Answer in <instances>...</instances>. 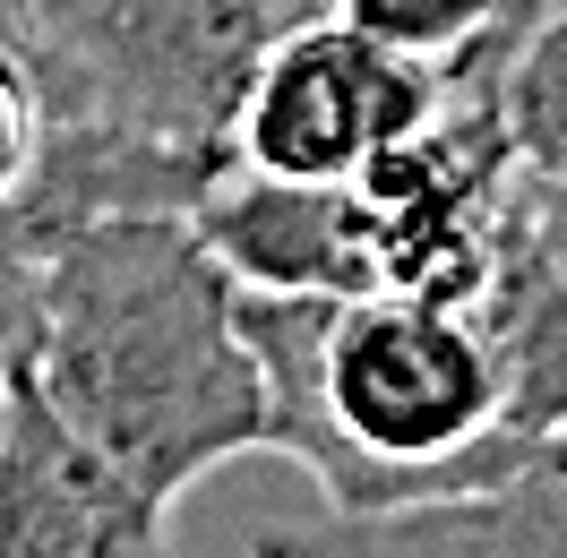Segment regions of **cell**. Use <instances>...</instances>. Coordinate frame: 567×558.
<instances>
[{"label":"cell","instance_id":"52a82bcc","mask_svg":"<svg viewBox=\"0 0 567 558\" xmlns=\"http://www.w3.org/2000/svg\"><path fill=\"white\" fill-rule=\"evenodd\" d=\"M473 327L498 361V421L542 447L567 430V276L550 267V249L533 232L525 207V180L498 215V249H491V276L473 292Z\"/></svg>","mask_w":567,"mask_h":558},{"label":"cell","instance_id":"7a4b0ae2","mask_svg":"<svg viewBox=\"0 0 567 558\" xmlns=\"http://www.w3.org/2000/svg\"><path fill=\"white\" fill-rule=\"evenodd\" d=\"M35 386L155 498L267 455V395L241 335V283L189 215H104L35 258Z\"/></svg>","mask_w":567,"mask_h":558},{"label":"cell","instance_id":"8992f818","mask_svg":"<svg viewBox=\"0 0 567 558\" xmlns=\"http://www.w3.org/2000/svg\"><path fill=\"white\" fill-rule=\"evenodd\" d=\"M189 232L224 258V276L249 292H379V249L370 207L353 180L267 173V164H224L189 207Z\"/></svg>","mask_w":567,"mask_h":558},{"label":"cell","instance_id":"5bb4252c","mask_svg":"<svg viewBox=\"0 0 567 558\" xmlns=\"http://www.w3.org/2000/svg\"><path fill=\"white\" fill-rule=\"evenodd\" d=\"M0 27H27V18H18V9H0Z\"/></svg>","mask_w":567,"mask_h":558},{"label":"cell","instance_id":"4fadbf2b","mask_svg":"<svg viewBox=\"0 0 567 558\" xmlns=\"http://www.w3.org/2000/svg\"><path fill=\"white\" fill-rule=\"evenodd\" d=\"M258 9L276 18V35H284V27H310V18H327L336 0H258Z\"/></svg>","mask_w":567,"mask_h":558},{"label":"cell","instance_id":"3957f363","mask_svg":"<svg viewBox=\"0 0 567 558\" xmlns=\"http://www.w3.org/2000/svg\"><path fill=\"white\" fill-rule=\"evenodd\" d=\"M43 112L233 164V112L276 18L258 0H27Z\"/></svg>","mask_w":567,"mask_h":558},{"label":"cell","instance_id":"277c9868","mask_svg":"<svg viewBox=\"0 0 567 558\" xmlns=\"http://www.w3.org/2000/svg\"><path fill=\"white\" fill-rule=\"evenodd\" d=\"M430 112H439V61L395 52L327 9L258 52L249 95L233 112V155L267 173L353 180L379 146L422 130Z\"/></svg>","mask_w":567,"mask_h":558},{"label":"cell","instance_id":"5b68a950","mask_svg":"<svg viewBox=\"0 0 567 558\" xmlns=\"http://www.w3.org/2000/svg\"><path fill=\"white\" fill-rule=\"evenodd\" d=\"M164 533L173 507H155L18 361L0 379V558H130L164 550Z\"/></svg>","mask_w":567,"mask_h":558},{"label":"cell","instance_id":"8fae6325","mask_svg":"<svg viewBox=\"0 0 567 558\" xmlns=\"http://www.w3.org/2000/svg\"><path fill=\"white\" fill-rule=\"evenodd\" d=\"M27 335H35V258H18L0 241V379L18 370Z\"/></svg>","mask_w":567,"mask_h":558},{"label":"cell","instance_id":"7c38bea8","mask_svg":"<svg viewBox=\"0 0 567 558\" xmlns=\"http://www.w3.org/2000/svg\"><path fill=\"white\" fill-rule=\"evenodd\" d=\"M525 207H533V232L550 249V267L567 276V180H533L525 173Z\"/></svg>","mask_w":567,"mask_h":558},{"label":"cell","instance_id":"30bf717a","mask_svg":"<svg viewBox=\"0 0 567 558\" xmlns=\"http://www.w3.org/2000/svg\"><path fill=\"white\" fill-rule=\"evenodd\" d=\"M35 138H43L35 70H27L18 27H0V215H9V198L27 189V173H35Z\"/></svg>","mask_w":567,"mask_h":558},{"label":"cell","instance_id":"6da1fadb","mask_svg":"<svg viewBox=\"0 0 567 558\" xmlns=\"http://www.w3.org/2000/svg\"><path fill=\"white\" fill-rule=\"evenodd\" d=\"M241 335L267 395V455L319 489L327 524H388L498 489L525 438L498 421V361L473 310L422 292H249Z\"/></svg>","mask_w":567,"mask_h":558},{"label":"cell","instance_id":"ba28073f","mask_svg":"<svg viewBox=\"0 0 567 558\" xmlns=\"http://www.w3.org/2000/svg\"><path fill=\"white\" fill-rule=\"evenodd\" d=\"M336 541H379V550H567V430L507 473L498 489L413 507L388 524H327Z\"/></svg>","mask_w":567,"mask_h":558},{"label":"cell","instance_id":"9c48e42d","mask_svg":"<svg viewBox=\"0 0 567 558\" xmlns=\"http://www.w3.org/2000/svg\"><path fill=\"white\" fill-rule=\"evenodd\" d=\"M498 112H507L516 164H525L533 180H567V0L525 35V52L507 61Z\"/></svg>","mask_w":567,"mask_h":558}]
</instances>
